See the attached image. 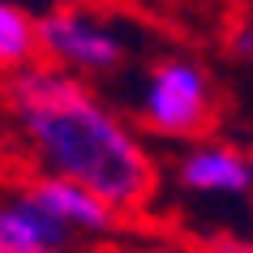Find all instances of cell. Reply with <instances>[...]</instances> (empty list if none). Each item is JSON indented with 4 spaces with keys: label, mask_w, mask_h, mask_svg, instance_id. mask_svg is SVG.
Returning <instances> with one entry per match:
<instances>
[{
    "label": "cell",
    "mask_w": 253,
    "mask_h": 253,
    "mask_svg": "<svg viewBox=\"0 0 253 253\" xmlns=\"http://www.w3.org/2000/svg\"><path fill=\"white\" fill-rule=\"evenodd\" d=\"M35 47V22H30L17 4L0 0V69H22L30 65Z\"/></svg>",
    "instance_id": "7"
},
{
    "label": "cell",
    "mask_w": 253,
    "mask_h": 253,
    "mask_svg": "<svg viewBox=\"0 0 253 253\" xmlns=\"http://www.w3.org/2000/svg\"><path fill=\"white\" fill-rule=\"evenodd\" d=\"M180 185L198 193H245L253 185V168L232 146H198L180 163Z\"/></svg>",
    "instance_id": "5"
},
{
    "label": "cell",
    "mask_w": 253,
    "mask_h": 253,
    "mask_svg": "<svg viewBox=\"0 0 253 253\" xmlns=\"http://www.w3.org/2000/svg\"><path fill=\"white\" fill-rule=\"evenodd\" d=\"M9 103L47 176L90 189L112 214H133L150 202L155 159L73 73L22 69L9 82Z\"/></svg>",
    "instance_id": "1"
},
{
    "label": "cell",
    "mask_w": 253,
    "mask_h": 253,
    "mask_svg": "<svg viewBox=\"0 0 253 253\" xmlns=\"http://www.w3.org/2000/svg\"><path fill=\"white\" fill-rule=\"evenodd\" d=\"M65 227L47 219L35 202H13V206H0V249L9 253H60L65 245Z\"/></svg>",
    "instance_id": "6"
},
{
    "label": "cell",
    "mask_w": 253,
    "mask_h": 253,
    "mask_svg": "<svg viewBox=\"0 0 253 253\" xmlns=\"http://www.w3.org/2000/svg\"><path fill=\"white\" fill-rule=\"evenodd\" d=\"M35 47L47 60L65 69H90V73H107L120 65V39L103 22L78 13V9H52L35 22Z\"/></svg>",
    "instance_id": "3"
},
{
    "label": "cell",
    "mask_w": 253,
    "mask_h": 253,
    "mask_svg": "<svg viewBox=\"0 0 253 253\" xmlns=\"http://www.w3.org/2000/svg\"><path fill=\"white\" fill-rule=\"evenodd\" d=\"M26 202H35L47 219L65 227H78V232H107V227L116 223V214L107 211L103 202L94 198L90 189L73 185V180H60V176H39L35 185H30Z\"/></svg>",
    "instance_id": "4"
},
{
    "label": "cell",
    "mask_w": 253,
    "mask_h": 253,
    "mask_svg": "<svg viewBox=\"0 0 253 253\" xmlns=\"http://www.w3.org/2000/svg\"><path fill=\"white\" fill-rule=\"evenodd\" d=\"M249 168H253V159H249Z\"/></svg>",
    "instance_id": "9"
},
{
    "label": "cell",
    "mask_w": 253,
    "mask_h": 253,
    "mask_svg": "<svg viewBox=\"0 0 253 253\" xmlns=\"http://www.w3.org/2000/svg\"><path fill=\"white\" fill-rule=\"evenodd\" d=\"M142 116L155 133L193 137L211 125V86L198 65L189 60H163L155 65L142 99Z\"/></svg>",
    "instance_id": "2"
},
{
    "label": "cell",
    "mask_w": 253,
    "mask_h": 253,
    "mask_svg": "<svg viewBox=\"0 0 253 253\" xmlns=\"http://www.w3.org/2000/svg\"><path fill=\"white\" fill-rule=\"evenodd\" d=\"M0 253H9V249H0Z\"/></svg>",
    "instance_id": "8"
}]
</instances>
